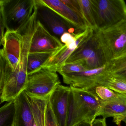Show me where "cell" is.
Here are the masks:
<instances>
[{
    "mask_svg": "<svg viewBox=\"0 0 126 126\" xmlns=\"http://www.w3.org/2000/svg\"><path fill=\"white\" fill-rule=\"evenodd\" d=\"M37 21L36 8L35 7L30 19L18 30L22 35V47L19 63L15 70L12 71L0 65L1 103L14 101L25 89L28 76V59Z\"/></svg>",
    "mask_w": 126,
    "mask_h": 126,
    "instance_id": "1",
    "label": "cell"
},
{
    "mask_svg": "<svg viewBox=\"0 0 126 126\" xmlns=\"http://www.w3.org/2000/svg\"><path fill=\"white\" fill-rule=\"evenodd\" d=\"M70 87L67 126L84 121L92 124L97 117L101 99L89 91Z\"/></svg>",
    "mask_w": 126,
    "mask_h": 126,
    "instance_id": "2",
    "label": "cell"
},
{
    "mask_svg": "<svg viewBox=\"0 0 126 126\" xmlns=\"http://www.w3.org/2000/svg\"><path fill=\"white\" fill-rule=\"evenodd\" d=\"M36 0H0V27L17 31L30 19Z\"/></svg>",
    "mask_w": 126,
    "mask_h": 126,
    "instance_id": "3",
    "label": "cell"
},
{
    "mask_svg": "<svg viewBox=\"0 0 126 126\" xmlns=\"http://www.w3.org/2000/svg\"><path fill=\"white\" fill-rule=\"evenodd\" d=\"M94 32L107 64L126 51V21L105 30Z\"/></svg>",
    "mask_w": 126,
    "mask_h": 126,
    "instance_id": "4",
    "label": "cell"
},
{
    "mask_svg": "<svg viewBox=\"0 0 126 126\" xmlns=\"http://www.w3.org/2000/svg\"><path fill=\"white\" fill-rule=\"evenodd\" d=\"M97 31L126 21V4L123 0H91Z\"/></svg>",
    "mask_w": 126,
    "mask_h": 126,
    "instance_id": "5",
    "label": "cell"
},
{
    "mask_svg": "<svg viewBox=\"0 0 126 126\" xmlns=\"http://www.w3.org/2000/svg\"><path fill=\"white\" fill-rule=\"evenodd\" d=\"M69 63L81 64L87 70L97 69L107 65L94 31L79 44L65 63Z\"/></svg>",
    "mask_w": 126,
    "mask_h": 126,
    "instance_id": "6",
    "label": "cell"
},
{
    "mask_svg": "<svg viewBox=\"0 0 126 126\" xmlns=\"http://www.w3.org/2000/svg\"><path fill=\"white\" fill-rule=\"evenodd\" d=\"M60 84L61 82L56 72L42 67L28 74L24 91L29 95L49 100L52 93Z\"/></svg>",
    "mask_w": 126,
    "mask_h": 126,
    "instance_id": "7",
    "label": "cell"
},
{
    "mask_svg": "<svg viewBox=\"0 0 126 126\" xmlns=\"http://www.w3.org/2000/svg\"><path fill=\"white\" fill-rule=\"evenodd\" d=\"M37 19L54 36L60 40L65 33L72 35L83 31H80L63 19L53 9L43 4L40 0H36Z\"/></svg>",
    "mask_w": 126,
    "mask_h": 126,
    "instance_id": "8",
    "label": "cell"
},
{
    "mask_svg": "<svg viewBox=\"0 0 126 126\" xmlns=\"http://www.w3.org/2000/svg\"><path fill=\"white\" fill-rule=\"evenodd\" d=\"M22 43V35L19 30L6 31L3 40L0 42V46H2L0 55L4 57L9 65L5 67L10 70H15L19 63Z\"/></svg>",
    "mask_w": 126,
    "mask_h": 126,
    "instance_id": "9",
    "label": "cell"
},
{
    "mask_svg": "<svg viewBox=\"0 0 126 126\" xmlns=\"http://www.w3.org/2000/svg\"><path fill=\"white\" fill-rule=\"evenodd\" d=\"M64 46L59 38L51 33L40 21L37 20L29 53L55 52Z\"/></svg>",
    "mask_w": 126,
    "mask_h": 126,
    "instance_id": "10",
    "label": "cell"
},
{
    "mask_svg": "<svg viewBox=\"0 0 126 126\" xmlns=\"http://www.w3.org/2000/svg\"><path fill=\"white\" fill-rule=\"evenodd\" d=\"M93 31L90 28H88L82 32L77 34L76 40L75 42L64 45L63 47L52 54L42 67L57 72L79 44Z\"/></svg>",
    "mask_w": 126,
    "mask_h": 126,
    "instance_id": "11",
    "label": "cell"
},
{
    "mask_svg": "<svg viewBox=\"0 0 126 126\" xmlns=\"http://www.w3.org/2000/svg\"><path fill=\"white\" fill-rule=\"evenodd\" d=\"M70 87L60 84L49 98L52 112L59 126H67Z\"/></svg>",
    "mask_w": 126,
    "mask_h": 126,
    "instance_id": "12",
    "label": "cell"
},
{
    "mask_svg": "<svg viewBox=\"0 0 126 126\" xmlns=\"http://www.w3.org/2000/svg\"><path fill=\"white\" fill-rule=\"evenodd\" d=\"M107 65L97 69L87 70L79 73L61 75L64 83L70 87L88 90L95 86L101 74L105 71Z\"/></svg>",
    "mask_w": 126,
    "mask_h": 126,
    "instance_id": "13",
    "label": "cell"
},
{
    "mask_svg": "<svg viewBox=\"0 0 126 126\" xmlns=\"http://www.w3.org/2000/svg\"><path fill=\"white\" fill-rule=\"evenodd\" d=\"M106 119L112 117L113 121L119 125L126 119V95L118 93L117 97L109 101L101 100L97 116Z\"/></svg>",
    "mask_w": 126,
    "mask_h": 126,
    "instance_id": "14",
    "label": "cell"
},
{
    "mask_svg": "<svg viewBox=\"0 0 126 126\" xmlns=\"http://www.w3.org/2000/svg\"><path fill=\"white\" fill-rule=\"evenodd\" d=\"M40 2L50 8L63 19L80 31L89 28L84 18L64 3L62 0H40Z\"/></svg>",
    "mask_w": 126,
    "mask_h": 126,
    "instance_id": "15",
    "label": "cell"
},
{
    "mask_svg": "<svg viewBox=\"0 0 126 126\" xmlns=\"http://www.w3.org/2000/svg\"><path fill=\"white\" fill-rule=\"evenodd\" d=\"M16 113L14 126H34L31 108L25 91L14 100Z\"/></svg>",
    "mask_w": 126,
    "mask_h": 126,
    "instance_id": "16",
    "label": "cell"
},
{
    "mask_svg": "<svg viewBox=\"0 0 126 126\" xmlns=\"http://www.w3.org/2000/svg\"><path fill=\"white\" fill-rule=\"evenodd\" d=\"M26 94L31 108L34 126H45L46 107L49 100L42 99Z\"/></svg>",
    "mask_w": 126,
    "mask_h": 126,
    "instance_id": "17",
    "label": "cell"
},
{
    "mask_svg": "<svg viewBox=\"0 0 126 126\" xmlns=\"http://www.w3.org/2000/svg\"><path fill=\"white\" fill-rule=\"evenodd\" d=\"M97 84L107 87L117 93L126 95V80L114 76L105 70L99 76Z\"/></svg>",
    "mask_w": 126,
    "mask_h": 126,
    "instance_id": "18",
    "label": "cell"
},
{
    "mask_svg": "<svg viewBox=\"0 0 126 126\" xmlns=\"http://www.w3.org/2000/svg\"><path fill=\"white\" fill-rule=\"evenodd\" d=\"M54 52L29 53L28 59V75L41 68Z\"/></svg>",
    "mask_w": 126,
    "mask_h": 126,
    "instance_id": "19",
    "label": "cell"
},
{
    "mask_svg": "<svg viewBox=\"0 0 126 126\" xmlns=\"http://www.w3.org/2000/svg\"><path fill=\"white\" fill-rule=\"evenodd\" d=\"M106 65L108 73L126 80V55L111 61Z\"/></svg>",
    "mask_w": 126,
    "mask_h": 126,
    "instance_id": "20",
    "label": "cell"
},
{
    "mask_svg": "<svg viewBox=\"0 0 126 126\" xmlns=\"http://www.w3.org/2000/svg\"><path fill=\"white\" fill-rule=\"evenodd\" d=\"M15 113L14 101L5 104L0 109V126H14Z\"/></svg>",
    "mask_w": 126,
    "mask_h": 126,
    "instance_id": "21",
    "label": "cell"
},
{
    "mask_svg": "<svg viewBox=\"0 0 126 126\" xmlns=\"http://www.w3.org/2000/svg\"><path fill=\"white\" fill-rule=\"evenodd\" d=\"M82 16L89 28L97 31L91 0H78Z\"/></svg>",
    "mask_w": 126,
    "mask_h": 126,
    "instance_id": "22",
    "label": "cell"
},
{
    "mask_svg": "<svg viewBox=\"0 0 126 126\" xmlns=\"http://www.w3.org/2000/svg\"><path fill=\"white\" fill-rule=\"evenodd\" d=\"M87 90L92 92L101 100L107 101L117 97L118 93L101 85L97 84Z\"/></svg>",
    "mask_w": 126,
    "mask_h": 126,
    "instance_id": "23",
    "label": "cell"
},
{
    "mask_svg": "<svg viewBox=\"0 0 126 126\" xmlns=\"http://www.w3.org/2000/svg\"><path fill=\"white\" fill-rule=\"evenodd\" d=\"M87 68L81 64L77 63H65L57 71L60 75L79 73L87 70Z\"/></svg>",
    "mask_w": 126,
    "mask_h": 126,
    "instance_id": "24",
    "label": "cell"
},
{
    "mask_svg": "<svg viewBox=\"0 0 126 126\" xmlns=\"http://www.w3.org/2000/svg\"><path fill=\"white\" fill-rule=\"evenodd\" d=\"M45 126H59L52 112L49 101L46 107Z\"/></svg>",
    "mask_w": 126,
    "mask_h": 126,
    "instance_id": "25",
    "label": "cell"
},
{
    "mask_svg": "<svg viewBox=\"0 0 126 126\" xmlns=\"http://www.w3.org/2000/svg\"><path fill=\"white\" fill-rule=\"evenodd\" d=\"M62 1L66 5L83 17L78 0H62Z\"/></svg>",
    "mask_w": 126,
    "mask_h": 126,
    "instance_id": "26",
    "label": "cell"
},
{
    "mask_svg": "<svg viewBox=\"0 0 126 126\" xmlns=\"http://www.w3.org/2000/svg\"><path fill=\"white\" fill-rule=\"evenodd\" d=\"M92 126H107L106 119L102 118L95 119L92 123Z\"/></svg>",
    "mask_w": 126,
    "mask_h": 126,
    "instance_id": "27",
    "label": "cell"
},
{
    "mask_svg": "<svg viewBox=\"0 0 126 126\" xmlns=\"http://www.w3.org/2000/svg\"><path fill=\"white\" fill-rule=\"evenodd\" d=\"M74 126H92V123L88 121H84L78 123Z\"/></svg>",
    "mask_w": 126,
    "mask_h": 126,
    "instance_id": "28",
    "label": "cell"
},
{
    "mask_svg": "<svg viewBox=\"0 0 126 126\" xmlns=\"http://www.w3.org/2000/svg\"><path fill=\"white\" fill-rule=\"evenodd\" d=\"M126 55V51H125V52L124 53V54H122V55H121V56H124V55ZM120 56V57H121Z\"/></svg>",
    "mask_w": 126,
    "mask_h": 126,
    "instance_id": "29",
    "label": "cell"
},
{
    "mask_svg": "<svg viewBox=\"0 0 126 126\" xmlns=\"http://www.w3.org/2000/svg\"><path fill=\"white\" fill-rule=\"evenodd\" d=\"M124 121L125 122V123H126V120H125Z\"/></svg>",
    "mask_w": 126,
    "mask_h": 126,
    "instance_id": "30",
    "label": "cell"
}]
</instances>
